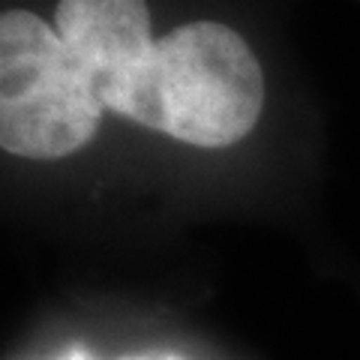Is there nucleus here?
Listing matches in <instances>:
<instances>
[{
  "label": "nucleus",
  "instance_id": "4",
  "mask_svg": "<svg viewBox=\"0 0 360 360\" xmlns=\"http://www.w3.org/2000/svg\"><path fill=\"white\" fill-rule=\"evenodd\" d=\"M72 360H84V357H72Z\"/></svg>",
  "mask_w": 360,
  "mask_h": 360
},
{
  "label": "nucleus",
  "instance_id": "1",
  "mask_svg": "<svg viewBox=\"0 0 360 360\" xmlns=\"http://www.w3.org/2000/svg\"><path fill=\"white\" fill-rule=\"evenodd\" d=\"M264 105V78L240 33L193 21L156 39L117 115L198 148L250 135Z\"/></svg>",
  "mask_w": 360,
  "mask_h": 360
},
{
  "label": "nucleus",
  "instance_id": "2",
  "mask_svg": "<svg viewBox=\"0 0 360 360\" xmlns=\"http://www.w3.org/2000/svg\"><path fill=\"white\" fill-rule=\"evenodd\" d=\"M105 105L58 30L9 9L0 18V144L27 160H60L94 139Z\"/></svg>",
  "mask_w": 360,
  "mask_h": 360
},
{
  "label": "nucleus",
  "instance_id": "3",
  "mask_svg": "<svg viewBox=\"0 0 360 360\" xmlns=\"http://www.w3.org/2000/svg\"><path fill=\"white\" fill-rule=\"evenodd\" d=\"M54 30L94 84L105 111L117 115L153 51L144 0H60Z\"/></svg>",
  "mask_w": 360,
  "mask_h": 360
}]
</instances>
